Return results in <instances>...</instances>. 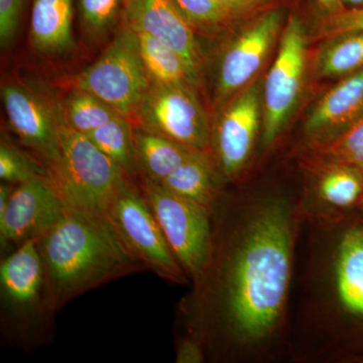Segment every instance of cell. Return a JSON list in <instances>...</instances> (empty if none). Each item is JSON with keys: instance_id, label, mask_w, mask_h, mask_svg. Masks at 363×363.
I'll return each mask as SVG.
<instances>
[{"instance_id": "cell-1", "label": "cell", "mask_w": 363, "mask_h": 363, "mask_svg": "<svg viewBox=\"0 0 363 363\" xmlns=\"http://www.w3.org/2000/svg\"><path fill=\"white\" fill-rule=\"evenodd\" d=\"M234 223L220 198L212 210L209 266L181 304L188 333L214 357L272 335L283 316L292 264V213L285 200L255 205Z\"/></svg>"}, {"instance_id": "cell-2", "label": "cell", "mask_w": 363, "mask_h": 363, "mask_svg": "<svg viewBox=\"0 0 363 363\" xmlns=\"http://www.w3.org/2000/svg\"><path fill=\"white\" fill-rule=\"evenodd\" d=\"M35 242L57 312L98 286L147 269L107 215L67 207L58 223Z\"/></svg>"}, {"instance_id": "cell-3", "label": "cell", "mask_w": 363, "mask_h": 363, "mask_svg": "<svg viewBox=\"0 0 363 363\" xmlns=\"http://www.w3.org/2000/svg\"><path fill=\"white\" fill-rule=\"evenodd\" d=\"M56 313L35 240L2 257L0 332L4 341L26 352L51 343Z\"/></svg>"}, {"instance_id": "cell-4", "label": "cell", "mask_w": 363, "mask_h": 363, "mask_svg": "<svg viewBox=\"0 0 363 363\" xmlns=\"http://www.w3.org/2000/svg\"><path fill=\"white\" fill-rule=\"evenodd\" d=\"M45 169L67 207L102 215L130 179L87 135L67 125L60 104L58 152Z\"/></svg>"}, {"instance_id": "cell-5", "label": "cell", "mask_w": 363, "mask_h": 363, "mask_svg": "<svg viewBox=\"0 0 363 363\" xmlns=\"http://www.w3.org/2000/svg\"><path fill=\"white\" fill-rule=\"evenodd\" d=\"M150 84L138 33L128 25L116 33L101 57L71 83L73 89L91 93L130 119Z\"/></svg>"}, {"instance_id": "cell-6", "label": "cell", "mask_w": 363, "mask_h": 363, "mask_svg": "<svg viewBox=\"0 0 363 363\" xmlns=\"http://www.w3.org/2000/svg\"><path fill=\"white\" fill-rule=\"evenodd\" d=\"M138 183L182 269L188 278L196 281L211 260V210L173 194L147 179H140Z\"/></svg>"}, {"instance_id": "cell-7", "label": "cell", "mask_w": 363, "mask_h": 363, "mask_svg": "<svg viewBox=\"0 0 363 363\" xmlns=\"http://www.w3.org/2000/svg\"><path fill=\"white\" fill-rule=\"evenodd\" d=\"M307 32L296 14L281 33L276 58L262 85V145L269 149L290 123L304 90L308 54Z\"/></svg>"}, {"instance_id": "cell-8", "label": "cell", "mask_w": 363, "mask_h": 363, "mask_svg": "<svg viewBox=\"0 0 363 363\" xmlns=\"http://www.w3.org/2000/svg\"><path fill=\"white\" fill-rule=\"evenodd\" d=\"M107 217L121 240L147 269L173 284L187 283L138 181L130 179L114 198Z\"/></svg>"}, {"instance_id": "cell-9", "label": "cell", "mask_w": 363, "mask_h": 363, "mask_svg": "<svg viewBox=\"0 0 363 363\" xmlns=\"http://www.w3.org/2000/svg\"><path fill=\"white\" fill-rule=\"evenodd\" d=\"M196 88L152 83L135 113L138 128L209 152L212 128Z\"/></svg>"}, {"instance_id": "cell-10", "label": "cell", "mask_w": 363, "mask_h": 363, "mask_svg": "<svg viewBox=\"0 0 363 363\" xmlns=\"http://www.w3.org/2000/svg\"><path fill=\"white\" fill-rule=\"evenodd\" d=\"M262 84L253 81L227 102L212 128L209 154L221 181L240 173L262 130Z\"/></svg>"}, {"instance_id": "cell-11", "label": "cell", "mask_w": 363, "mask_h": 363, "mask_svg": "<svg viewBox=\"0 0 363 363\" xmlns=\"http://www.w3.org/2000/svg\"><path fill=\"white\" fill-rule=\"evenodd\" d=\"M283 9H269L241 30L221 56L215 86V101L223 107L252 84L283 32Z\"/></svg>"}, {"instance_id": "cell-12", "label": "cell", "mask_w": 363, "mask_h": 363, "mask_svg": "<svg viewBox=\"0 0 363 363\" xmlns=\"http://www.w3.org/2000/svg\"><path fill=\"white\" fill-rule=\"evenodd\" d=\"M66 208L48 175L16 185L6 209L0 212L1 257L49 231L58 223Z\"/></svg>"}, {"instance_id": "cell-13", "label": "cell", "mask_w": 363, "mask_h": 363, "mask_svg": "<svg viewBox=\"0 0 363 363\" xmlns=\"http://www.w3.org/2000/svg\"><path fill=\"white\" fill-rule=\"evenodd\" d=\"M1 98L11 130L45 168L58 152L59 104L16 81L1 85Z\"/></svg>"}, {"instance_id": "cell-14", "label": "cell", "mask_w": 363, "mask_h": 363, "mask_svg": "<svg viewBox=\"0 0 363 363\" xmlns=\"http://www.w3.org/2000/svg\"><path fill=\"white\" fill-rule=\"evenodd\" d=\"M334 298L345 321L353 357L363 359V211L339 235L332 274Z\"/></svg>"}, {"instance_id": "cell-15", "label": "cell", "mask_w": 363, "mask_h": 363, "mask_svg": "<svg viewBox=\"0 0 363 363\" xmlns=\"http://www.w3.org/2000/svg\"><path fill=\"white\" fill-rule=\"evenodd\" d=\"M125 16L126 25L136 32L147 33L177 52L200 80L203 59L194 26L174 0H130Z\"/></svg>"}, {"instance_id": "cell-16", "label": "cell", "mask_w": 363, "mask_h": 363, "mask_svg": "<svg viewBox=\"0 0 363 363\" xmlns=\"http://www.w3.org/2000/svg\"><path fill=\"white\" fill-rule=\"evenodd\" d=\"M363 116V68L341 79L320 98L305 121L311 143L337 135Z\"/></svg>"}, {"instance_id": "cell-17", "label": "cell", "mask_w": 363, "mask_h": 363, "mask_svg": "<svg viewBox=\"0 0 363 363\" xmlns=\"http://www.w3.org/2000/svg\"><path fill=\"white\" fill-rule=\"evenodd\" d=\"M75 0H33L30 40L35 51L44 56H63L74 47Z\"/></svg>"}, {"instance_id": "cell-18", "label": "cell", "mask_w": 363, "mask_h": 363, "mask_svg": "<svg viewBox=\"0 0 363 363\" xmlns=\"http://www.w3.org/2000/svg\"><path fill=\"white\" fill-rule=\"evenodd\" d=\"M220 177L209 154L194 150L169 177L157 184L164 190L213 210L220 192Z\"/></svg>"}, {"instance_id": "cell-19", "label": "cell", "mask_w": 363, "mask_h": 363, "mask_svg": "<svg viewBox=\"0 0 363 363\" xmlns=\"http://www.w3.org/2000/svg\"><path fill=\"white\" fill-rule=\"evenodd\" d=\"M135 143L140 179L156 184L162 183L194 152L169 138L138 128H135Z\"/></svg>"}, {"instance_id": "cell-20", "label": "cell", "mask_w": 363, "mask_h": 363, "mask_svg": "<svg viewBox=\"0 0 363 363\" xmlns=\"http://www.w3.org/2000/svg\"><path fill=\"white\" fill-rule=\"evenodd\" d=\"M318 191L330 206L339 209L363 208V173L354 167L339 162H319Z\"/></svg>"}, {"instance_id": "cell-21", "label": "cell", "mask_w": 363, "mask_h": 363, "mask_svg": "<svg viewBox=\"0 0 363 363\" xmlns=\"http://www.w3.org/2000/svg\"><path fill=\"white\" fill-rule=\"evenodd\" d=\"M319 78L342 79L363 68V32L345 33L325 39L315 57Z\"/></svg>"}, {"instance_id": "cell-22", "label": "cell", "mask_w": 363, "mask_h": 363, "mask_svg": "<svg viewBox=\"0 0 363 363\" xmlns=\"http://www.w3.org/2000/svg\"><path fill=\"white\" fill-rule=\"evenodd\" d=\"M136 33L143 65L152 83L189 85L197 89L199 79L196 77L186 62L177 52L172 51L147 33Z\"/></svg>"}, {"instance_id": "cell-23", "label": "cell", "mask_w": 363, "mask_h": 363, "mask_svg": "<svg viewBox=\"0 0 363 363\" xmlns=\"http://www.w3.org/2000/svg\"><path fill=\"white\" fill-rule=\"evenodd\" d=\"M91 142L116 162L133 180L140 182L136 161L135 128L128 117L118 116L87 135Z\"/></svg>"}, {"instance_id": "cell-24", "label": "cell", "mask_w": 363, "mask_h": 363, "mask_svg": "<svg viewBox=\"0 0 363 363\" xmlns=\"http://www.w3.org/2000/svg\"><path fill=\"white\" fill-rule=\"evenodd\" d=\"M310 157L314 164L339 162L363 173V116L337 135L311 143Z\"/></svg>"}, {"instance_id": "cell-25", "label": "cell", "mask_w": 363, "mask_h": 363, "mask_svg": "<svg viewBox=\"0 0 363 363\" xmlns=\"http://www.w3.org/2000/svg\"><path fill=\"white\" fill-rule=\"evenodd\" d=\"M60 106L67 125L85 135L121 116L99 98L79 89H73Z\"/></svg>"}, {"instance_id": "cell-26", "label": "cell", "mask_w": 363, "mask_h": 363, "mask_svg": "<svg viewBox=\"0 0 363 363\" xmlns=\"http://www.w3.org/2000/svg\"><path fill=\"white\" fill-rule=\"evenodd\" d=\"M128 0H77L83 30L93 42L106 37L116 25Z\"/></svg>"}, {"instance_id": "cell-27", "label": "cell", "mask_w": 363, "mask_h": 363, "mask_svg": "<svg viewBox=\"0 0 363 363\" xmlns=\"http://www.w3.org/2000/svg\"><path fill=\"white\" fill-rule=\"evenodd\" d=\"M40 175H48L44 164L32 154L1 135L0 142V179L6 183L18 185Z\"/></svg>"}, {"instance_id": "cell-28", "label": "cell", "mask_w": 363, "mask_h": 363, "mask_svg": "<svg viewBox=\"0 0 363 363\" xmlns=\"http://www.w3.org/2000/svg\"><path fill=\"white\" fill-rule=\"evenodd\" d=\"M177 6L194 28L213 30L226 23L216 0H174Z\"/></svg>"}, {"instance_id": "cell-29", "label": "cell", "mask_w": 363, "mask_h": 363, "mask_svg": "<svg viewBox=\"0 0 363 363\" xmlns=\"http://www.w3.org/2000/svg\"><path fill=\"white\" fill-rule=\"evenodd\" d=\"M363 32V7L345 9L337 13L329 14L318 30L319 39H328L345 33Z\"/></svg>"}, {"instance_id": "cell-30", "label": "cell", "mask_w": 363, "mask_h": 363, "mask_svg": "<svg viewBox=\"0 0 363 363\" xmlns=\"http://www.w3.org/2000/svg\"><path fill=\"white\" fill-rule=\"evenodd\" d=\"M26 0H0V45L2 50L13 44L18 33Z\"/></svg>"}, {"instance_id": "cell-31", "label": "cell", "mask_w": 363, "mask_h": 363, "mask_svg": "<svg viewBox=\"0 0 363 363\" xmlns=\"http://www.w3.org/2000/svg\"><path fill=\"white\" fill-rule=\"evenodd\" d=\"M206 358V348L199 338L186 334L177 343V363H201Z\"/></svg>"}, {"instance_id": "cell-32", "label": "cell", "mask_w": 363, "mask_h": 363, "mask_svg": "<svg viewBox=\"0 0 363 363\" xmlns=\"http://www.w3.org/2000/svg\"><path fill=\"white\" fill-rule=\"evenodd\" d=\"M216 1L221 7L226 21H228L247 13L264 0H216Z\"/></svg>"}, {"instance_id": "cell-33", "label": "cell", "mask_w": 363, "mask_h": 363, "mask_svg": "<svg viewBox=\"0 0 363 363\" xmlns=\"http://www.w3.org/2000/svg\"><path fill=\"white\" fill-rule=\"evenodd\" d=\"M315 1L323 9L327 16L337 13L344 9L342 0H315Z\"/></svg>"}, {"instance_id": "cell-34", "label": "cell", "mask_w": 363, "mask_h": 363, "mask_svg": "<svg viewBox=\"0 0 363 363\" xmlns=\"http://www.w3.org/2000/svg\"><path fill=\"white\" fill-rule=\"evenodd\" d=\"M344 9H360L363 7V0H342Z\"/></svg>"}, {"instance_id": "cell-35", "label": "cell", "mask_w": 363, "mask_h": 363, "mask_svg": "<svg viewBox=\"0 0 363 363\" xmlns=\"http://www.w3.org/2000/svg\"><path fill=\"white\" fill-rule=\"evenodd\" d=\"M130 0H128V2H126V6H128V2H130Z\"/></svg>"}, {"instance_id": "cell-36", "label": "cell", "mask_w": 363, "mask_h": 363, "mask_svg": "<svg viewBox=\"0 0 363 363\" xmlns=\"http://www.w3.org/2000/svg\"><path fill=\"white\" fill-rule=\"evenodd\" d=\"M362 211H363V208H362Z\"/></svg>"}]
</instances>
